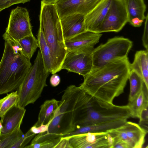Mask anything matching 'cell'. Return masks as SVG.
Returning a JSON list of instances; mask_svg holds the SVG:
<instances>
[{
	"mask_svg": "<svg viewBox=\"0 0 148 148\" xmlns=\"http://www.w3.org/2000/svg\"><path fill=\"white\" fill-rule=\"evenodd\" d=\"M130 64L127 57L112 60L92 70L79 87L97 101L112 104L114 99L124 92Z\"/></svg>",
	"mask_w": 148,
	"mask_h": 148,
	"instance_id": "cell-1",
	"label": "cell"
},
{
	"mask_svg": "<svg viewBox=\"0 0 148 148\" xmlns=\"http://www.w3.org/2000/svg\"><path fill=\"white\" fill-rule=\"evenodd\" d=\"M5 41L0 61V95L17 89L32 65L16 42Z\"/></svg>",
	"mask_w": 148,
	"mask_h": 148,
	"instance_id": "cell-2",
	"label": "cell"
},
{
	"mask_svg": "<svg viewBox=\"0 0 148 148\" xmlns=\"http://www.w3.org/2000/svg\"><path fill=\"white\" fill-rule=\"evenodd\" d=\"M40 26L42 28L52 59L51 74L61 70L67 53L60 19L54 4L41 1L39 15Z\"/></svg>",
	"mask_w": 148,
	"mask_h": 148,
	"instance_id": "cell-3",
	"label": "cell"
},
{
	"mask_svg": "<svg viewBox=\"0 0 148 148\" xmlns=\"http://www.w3.org/2000/svg\"><path fill=\"white\" fill-rule=\"evenodd\" d=\"M49 73L46 69L40 50L34 64L29 69L22 82L17 89L18 95L17 106L25 108L33 104L41 96Z\"/></svg>",
	"mask_w": 148,
	"mask_h": 148,
	"instance_id": "cell-4",
	"label": "cell"
},
{
	"mask_svg": "<svg viewBox=\"0 0 148 148\" xmlns=\"http://www.w3.org/2000/svg\"><path fill=\"white\" fill-rule=\"evenodd\" d=\"M92 98L79 86L75 85L69 86L65 90L58 109L74 130L84 119Z\"/></svg>",
	"mask_w": 148,
	"mask_h": 148,
	"instance_id": "cell-5",
	"label": "cell"
},
{
	"mask_svg": "<svg viewBox=\"0 0 148 148\" xmlns=\"http://www.w3.org/2000/svg\"><path fill=\"white\" fill-rule=\"evenodd\" d=\"M130 117L129 109L127 105L120 106L107 103L98 101L92 97L85 117L79 127L127 120Z\"/></svg>",
	"mask_w": 148,
	"mask_h": 148,
	"instance_id": "cell-6",
	"label": "cell"
},
{
	"mask_svg": "<svg viewBox=\"0 0 148 148\" xmlns=\"http://www.w3.org/2000/svg\"><path fill=\"white\" fill-rule=\"evenodd\" d=\"M132 46L131 40L122 36L109 39L105 43L94 49L92 53V70L114 60L127 57Z\"/></svg>",
	"mask_w": 148,
	"mask_h": 148,
	"instance_id": "cell-7",
	"label": "cell"
},
{
	"mask_svg": "<svg viewBox=\"0 0 148 148\" xmlns=\"http://www.w3.org/2000/svg\"><path fill=\"white\" fill-rule=\"evenodd\" d=\"M33 34L29 12L26 8L17 6L10 13L8 26L2 36L4 40L18 42Z\"/></svg>",
	"mask_w": 148,
	"mask_h": 148,
	"instance_id": "cell-8",
	"label": "cell"
},
{
	"mask_svg": "<svg viewBox=\"0 0 148 148\" xmlns=\"http://www.w3.org/2000/svg\"><path fill=\"white\" fill-rule=\"evenodd\" d=\"M127 23L128 17L124 0H111L107 14L95 33L118 32Z\"/></svg>",
	"mask_w": 148,
	"mask_h": 148,
	"instance_id": "cell-9",
	"label": "cell"
},
{
	"mask_svg": "<svg viewBox=\"0 0 148 148\" xmlns=\"http://www.w3.org/2000/svg\"><path fill=\"white\" fill-rule=\"evenodd\" d=\"M94 49L89 48L67 52L61 70L64 69L85 77L92 69V53Z\"/></svg>",
	"mask_w": 148,
	"mask_h": 148,
	"instance_id": "cell-10",
	"label": "cell"
},
{
	"mask_svg": "<svg viewBox=\"0 0 148 148\" xmlns=\"http://www.w3.org/2000/svg\"><path fill=\"white\" fill-rule=\"evenodd\" d=\"M72 148H112L113 139L107 132H87L68 137Z\"/></svg>",
	"mask_w": 148,
	"mask_h": 148,
	"instance_id": "cell-11",
	"label": "cell"
},
{
	"mask_svg": "<svg viewBox=\"0 0 148 148\" xmlns=\"http://www.w3.org/2000/svg\"><path fill=\"white\" fill-rule=\"evenodd\" d=\"M101 0H59L55 4L60 18L79 14L85 16Z\"/></svg>",
	"mask_w": 148,
	"mask_h": 148,
	"instance_id": "cell-12",
	"label": "cell"
},
{
	"mask_svg": "<svg viewBox=\"0 0 148 148\" xmlns=\"http://www.w3.org/2000/svg\"><path fill=\"white\" fill-rule=\"evenodd\" d=\"M84 16L81 14H75L60 18L64 40L86 31Z\"/></svg>",
	"mask_w": 148,
	"mask_h": 148,
	"instance_id": "cell-13",
	"label": "cell"
},
{
	"mask_svg": "<svg viewBox=\"0 0 148 148\" xmlns=\"http://www.w3.org/2000/svg\"><path fill=\"white\" fill-rule=\"evenodd\" d=\"M111 0H101L84 16L86 31L95 33L104 20L110 7Z\"/></svg>",
	"mask_w": 148,
	"mask_h": 148,
	"instance_id": "cell-14",
	"label": "cell"
},
{
	"mask_svg": "<svg viewBox=\"0 0 148 148\" xmlns=\"http://www.w3.org/2000/svg\"><path fill=\"white\" fill-rule=\"evenodd\" d=\"M102 34L86 31L64 40L68 51L89 48H94Z\"/></svg>",
	"mask_w": 148,
	"mask_h": 148,
	"instance_id": "cell-15",
	"label": "cell"
},
{
	"mask_svg": "<svg viewBox=\"0 0 148 148\" xmlns=\"http://www.w3.org/2000/svg\"><path fill=\"white\" fill-rule=\"evenodd\" d=\"M25 112V108L16 105L9 110L0 119L3 127L1 134L9 133L20 128Z\"/></svg>",
	"mask_w": 148,
	"mask_h": 148,
	"instance_id": "cell-16",
	"label": "cell"
},
{
	"mask_svg": "<svg viewBox=\"0 0 148 148\" xmlns=\"http://www.w3.org/2000/svg\"><path fill=\"white\" fill-rule=\"evenodd\" d=\"M127 119L121 120L108 122L79 127L71 132L64 136L68 137L72 135L87 132L99 133L117 128L124 125Z\"/></svg>",
	"mask_w": 148,
	"mask_h": 148,
	"instance_id": "cell-17",
	"label": "cell"
},
{
	"mask_svg": "<svg viewBox=\"0 0 148 148\" xmlns=\"http://www.w3.org/2000/svg\"><path fill=\"white\" fill-rule=\"evenodd\" d=\"M148 51L140 50L136 52L130 70L135 71L142 79L148 88Z\"/></svg>",
	"mask_w": 148,
	"mask_h": 148,
	"instance_id": "cell-18",
	"label": "cell"
},
{
	"mask_svg": "<svg viewBox=\"0 0 148 148\" xmlns=\"http://www.w3.org/2000/svg\"><path fill=\"white\" fill-rule=\"evenodd\" d=\"M123 127L127 136L133 143L134 148H142L148 131L138 124L131 121H127Z\"/></svg>",
	"mask_w": 148,
	"mask_h": 148,
	"instance_id": "cell-19",
	"label": "cell"
},
{
	"mask_svg": "<svg viewBox=\"0 0 148 148\" xmlns=\"http://www.w3.org/2000/svg\"><path fill=\"white\" fill-rule=\"evenodd\" d=\"M127 105L130 117L139 119L143 111L148 108V88L145 86L138 94Z\"/></svg>",
	"mask_w": 148,
	"mask_h": 148,
	"instance_id": "cell-20",
	"label": "cell"
},
{
	"mask_svg": "<svg viewBox=\"0 0 148 148\" xmlns=\"http://www.w3.org/2000/svg\"><path fill=\"white\" fill-rule=\"evenodd\" d=\"M60 102V101L55 99L47 100L44 102L40 106L38 121L34 125L38 126L51 122L58 108Z\"/></svg>",
	"mask_w": 148,
	"mask_h": 148,
	"instance_id": "cell-21",
	"label": "cell"
},
{
	"mask_svg": "<svg viewBox=\"0 0 148 148\" xmlns=\"http://www.w3.org/2000/svg\"><path fill=\"white\" fill-rule=\"evenodd\" d=\"M127 13L128 23L133 18L138 17L144 21L146 6L144 0H124Z\"/></svg>",
	"mask_w": 148,
	"mask_h": 148,
	"instance_id": "cell-22",
	"label": "cell"
},
{
	"mask_svg": "<svg viewBox=\"0 0 148 148\" xmlns=\"http://www.w3.org/2000/svg\"><path fill=\"white\" fill-rule=\"evenodd\" d=\"M37 40L38 47L40 48L45 66L49 73H51L52 62L51 51L46 40L42 29L40 26Z\"/></svg>",
	"mask_w": 148,
	"mask_h": 148,
	"instance_id": "cell-23",
	"label": "cell"
},
{
	"mask_svg": "<svg viewBox=\"0 0 148 148\" xmlns=\"http://www.w3.org/2000/svg\"><path fill=\"white\" fill-rule=\"evenodd\" d=\"M15 42L20 48L23 53L30 60L38 47L37 39L33 34L20 39L18 42Z\"/></svg>",
	"mask_w": 148,
	"mask_h": 148,
	"instance_id": "cell-24",
	"label": "cell"
},
{
	"mask_svg": "<svg viewBox=\"0 0 148 148\" xmlns=\"http://www.w3.org/2000/svg\"><path fill=\"white\" fill-rule=\"evenodd\" d=\"M128 79L130 84L128 102H130L138 94L146 85L140 76L133 70H130Z\"/></svg>",
	"mask_w": 148,
	"mask_h": 148,
	"instance_id": "cell-25",
	"label": "cell"
},
{
	"mask_svg": "<svg viewBox=\"0 0 148 148\" xmlns=\"http://www.w3.org/2000/svg\"><path fill=\"white\" fill-rule=\"evenodd\" d=\"M24 134L20 128H16L9 133L1 134L0 135V148H11Z\"/></svg>",
	"mask_w": 148,
	"mask_h": 148,
	"instance_id": "cell-26",
	"label": "cell"
},
{
	"mask_svg": "<svg viewBox=\"0 0 148 148\" xmlns=\"http://www.w3.org/2000/svg\"><path fill=\"white\" fill-rule=\"evenodd\" d=\"M18 95L17 91L11 92L0 99V119L11 108L16 105Z\"/></svg>",
	"mask_w": 148,
	"mask_h": 148,
	"instance_id": "cell-27",
	"label": "cell"
},
{
	"mask_svg": "<svg viewBox=\"0 0 148 148\" xmlns=\"http://www.w3.org/2000/svg\"><path fill=\"white\" fill-rule=\"evenodd\" d=\"M123 126L109 130L107 132L113 138L123 140L127 143L130 148H134L133 143L127 136Z\"/></svg>",
	"mask_w": 148,
	"mask_h": 148,
	"instance_id": "cell-28",
	"label": "cell"
},
{
	"mask_svg": "<svg viewBox=\"0 0 148 148\" xmlns=\"http://www.w3.org/2000/svg\"><path fill=\"white\" fill-rule=\"evenodd\" d=\"M61 138L53 140H43L36 142H31L30 144L25 148H54Z\"/></svg>",
	"mask_w": 148,
	"mask_h": 148,
	"instance_id": "cell-29",
	"label": "cell"
},
{
	"mask_svg": "<svg viewBox=\"0 0 148 148\" xmlns=\"http://www.w3.org/2000/svg\"><path fill=\"white\" fill-rule=\"evenodd\" d=\"M36 134L32 132L29 130L24 134L21 138L14 144L11 148H23L34 138Z\"/></svg>",
	"mask_w": 148,
	"mask_h": 148,
	"instance_id": "cell-30",
	"label": "cell"
},
{
	"mask_svg": "<svg viewBox=\"0 0 148 148\" xmlns=\"http://www.w3.org/2000/svg\"><path fill=\"white\" fill-rule=\"evenodd\" d=\"M30 0H0V11L19 3H24L30 1Z\"/></svg>",
	"mask_w": 148,
	"mask_h": 148,
	"instance_id": "cell-31",
	"label": "cell"
},
{
	"mask_svg": "<svg viewBox=\"0 0 148 148\" xmlns=\"http://www.w3.org/2000/svg\"><path fill=\"white\" fill-rule=\"evenodd\" d=\"M148 108L144 109L142 112L139 119V124L141 127L148 131Z\"/></svg>",
	"mask_w": 148,
	"mask_h": 148,
	"instance_id": "cell-32",
	"label": "cell"
},
{
	"mask_svg": "<svg viewBox=\"0 0 148 148\" xmlns=\"http://www.w3.org/2000/svg\"><path fill=\"white\" fill-rule=\"evenodd\" d=\"M144 24L143 33L142 38L143 45L146 50L148 51V14H147L146 16Z\"/></svg>",
	"mask_w": 148,
	"mask_h": 148,
	"instance_id": "cell-33",
	"label": "cell"
},
{
	"mask_svg": "<svg viewBox=\"0 0 148 148\" xmlns=\"http://www.w3.org/2000/svg\"><path fill=\"white\" fill-rule=\"evenodd\" d=\"M51 122L46 124H42L38 126L33 125L29 130L32 132L36 134L47 132L48 129L49 125Z\"/></svg>",
	"mask_w": 148,
	"mask_h": 148,
	"instance_id": "cell-34",
	"label": "cell"
},
{
	"mask_svg": "<svg viewBox=\"0 0 148 148\" xmlns=\"http://www.w3.org/2000/svg\"><path fill=\"white\" fill-rule=\"evenodd\" d=\"M54 148H72V147L70 144L68 138L62 137Z\"/></svg>",
	"mask_w": 148,
	"mask_h": 148,
	"instance_id": "cell-35",
	"label": "cell"
},
{
	"mask_svg": "<svg viewBox=\"0 0 148 148\" xmlns=\"http://www.w3.org/2000/svg\"><path fill=\"white\" fill-rule=\"evenodd\" d=\"M113 139L112 148H130L128 145L124 141L120 140Z\"/></svg>",
	"mask_w": 148,
	"mask_h": 148,
	"instance_id": "cell-36",
	"label": "cell"
},
{
	"mask_svg": "<svg viewBox=\"0 0 148 148\" xmlns=\"http://www.w3.org/2000/svg\"><path fill=\"white\" fill-rule=\"evenodd\" d=\"M51 85L53 86H57L60 82V78L59 75L55 74H53L51 76L50 80Z\"/></svg>",
	"mask_w": 148,
	"mask_h": 148,
	"instance_id": "cell-37",
	"label": "cell"
},
{
	"mask_svg": "<svg viewBox=\"0 0 148 148\" xmlns=\"http://www.w3.org/2000/svg\"><path fill=\"white\" fill-rule=\"evenodd\" d=\"M143 21L138 17H135L132 19L129 23L134 27H139L142 25Z\"/></svg>",
	"mask_w": 148,
	"mask_h": 148,
	"instance_id": "cell-38",
	"label": "cell"
},
{
	"mask_svg": "<svg viewBox=\"0 0 148 148\" xmlns=\"http://www.w3.org/2000/svg\"><path fill=\"white\" fill-rule=\"evenodd\" d=\"M59 0H42L43 2L48 4H54Z\"/></svg>",
	"mask_w": 148,
	"mask_h": 148,
	"instance_id": "cell-39",
	"label": "cell"
},
{
	"mask_svg": "<svg viewBox=\"0 0 148 148\" xmlns=\"http://www.w3.org/2000/svg\"><path fill=\"white\" fill-rule=\"evenodd\" d=\"M2 125L0 119V135L1 134L2 130Z\"/></svg>",
	"mask_w": 148,
	"mask_h": 148,
	"instance_id": "cell-40",
	"label": "cell"
},
{
	"mask_svg": "<svg viewBox=\"0 0 148 148\" xmlns=\"http://www.w3.org/2000/svg\"><path fill=\"white\" fill-rule=\"evenodd\" d=\"M0 12H1V11H0Z\"/></svg>",
	"mask_w": 148,
	"mask_h": 148,
	"instance_id": "cell-41",
	"label": "cell"
}]
</instances>
